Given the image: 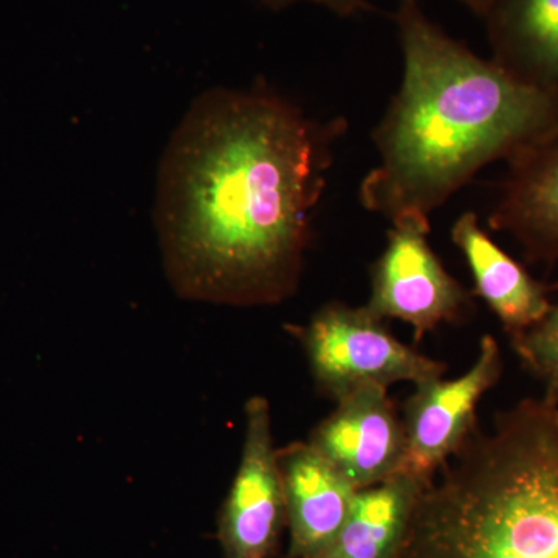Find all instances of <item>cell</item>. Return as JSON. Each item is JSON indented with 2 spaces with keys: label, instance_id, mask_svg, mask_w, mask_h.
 <instances>
[{
  "label": "cell",
  "instance_id": "6da1fadb",
  "mask_svg": "<svg viewBox=\"0 0 558 558\" xmlns=\"http://www.w3.org/2000/svg\"><path fill=\"white\" fill-rule=\"evenodd\" d=\"M348 121L311 119L264 87L194 101L159 172L156 223L186 299L269 306L295 293L312 211Z\"/></svg>",
  "mask_w": 558,
  "mask_h": 558
},
{
  "label": "cell",
  "instance_id": "7a4b0ae2",
  "mask_svg": "<svg viewBox=\"0 0 558 558\" xmlns=\"http://www.w3.org/2000/svg\"><path fill=\"white\" fill-rule=\"evenodd\" d=\"M395 21L403 78L373 132L379 165L362 180L360 202L389 220L429 218L484 167L558 123V97L473 53L417 0H400Z\"/></svg>",
  "mask_w": 558,
  "mask_h": 558
},
{
  "label": "cell",
  "instance_id": "3957f363",
  "mask_svg": "<svg viewBox=\"0 0 558 558\" xmlns=\"http://www.w3.org/2000/svg\"><path fill=\"white\" fill-rule=\"evenodd\" d=\"M395 558H558V402L476 425L422 488Z\"/></svg>",
  "mask_w": 558,
  "mask_h": 558
},
{
  "label": "cell",
  "instance_id": "277c9868",
  "mask_svg": "<svg viewBox=\"0 0 558 558\" xmlns=\"http://www.w3.org/2000/svg\"><path fill=\"white\" fill-rule=\"evenodd\" d=\"M368 307L332 301L295 329L312 379L322 395L340 400L363 387L440 379L447 366L392 336Z\"/></svg>",
  "mask_w": 558,
  "mask_h": 558
},
{
  "label": "cell",
  "instance_id": "5b68a950",
  "mask_svg": "<svg viewBox=\"0 0 558 558\" xmlns=\"http://www.w3.org/2000/svg\"><path fill=\"white\" fill-rule=\"evenodd\" d=\"M391 222L387 247L371 269L365 306L381 319L407 323L414 340L421 341L444 323L464 318L473 307L472 296L429 247L427 216L405 213Z\"/></svg>",
  "mask_w": 558,
  "mask_h": 558
},
{
  "label": "cell",
  "instance_id": "8992f818",
  "mask_svg": "<svg viewBox=\"0 0 558 558\" xmlns=\"http://www.w3.org/2000/svg\"><path fill=\"white\" fill-rule=\"evenodd\" d=\"M498 341L484 336L472 368L453 380L417 384L403 405L407 472L429 483L478 425L476 409L484 395L501 379Z\"/></svg>",
  "mask_w": 558,
  "mask_h": 558
},
{
  "label": "cell",
  "instance_id": "52a82bcc",
  "mask_svg": "<svg viewBox=\"0 0 558 558\" xmlns=\"http://www.w3.org/2000/svg\"><path fill=\"white\" fill-rule=\"evenodd\" d=\"M284 523V490L270 405L263 396H255L245 405L240 468L220 512L223 558H270Z\"/></svg>",
  "mask_w": 558,
  "mask_h": 558
},
{
  "label": "cell",
  "instance_id": "ba28073f",
  "mask_svg": "<svg viewBox=\"0 0 558 558\" xmlns=\"http://www.w3.org/2000/svg\"><path fill=\"white\" fill-rule=\"evenodd\" d=\"M307 442L357 490L407 472V436L388 388L363 387L337 400Z\"/></svg>",
  "mask_w": 558,
  "mask_h": 558
},
{
  "label": "cell",
  "instance_id": "9c48e42d",
  "mask_svg": "<svg viewBox=\"0 0 558 558\" xmlns=\"http://www.w3.org/2000/svg\"><path fill=\"white\" fill-rule=\"evenodd\" d=\"M488 227L512 236L529 263H557L558 123L510 157Z\"/></svg>",
  "mask_w": 558,
  "mask_h": 558
},
{
  "label": "cell",
  "instance_id": "30bf717a",
  "mask_svg": "<svg viewBox=\"0 0 558 558\" xmlns=\"http://www.w3.org/2000/svg\"><path fill=\"white\" fill-rule=\"evenodd\" d=\"M290 529L289 558H315L348 519L357 488L310 442L278 450Z\"/></svg>",
  "mask_w": 558,
  "mask_h": 558
},
{
  "label": "cell",
  "instance_id": "8fae6325",
  "mask_svg": "<svg viewBox=\"0 0 558 558\" xmlns=\"http://www.w3.org/2000/svg\"><path fill=\"white\" fill-rule=\"evenodd\" d=\"M451 241L472 271L475 293L501 323L510 339L534 328L548 315L549 288L532 277L481 229L476 213L459 216Z\"/></svg>",
  "mask_w": 558,
  "mask_h": 558
},
{
  "label": "cell",
  "instance_id": "7c38bea8",
  "mask_svg": "<svg viewBox=\"0 0 558 558\" xmlns=\"http://www.w3.org/2000/svg\"><path fill=\"white\" fill-rule=\"evenodd\" d=\"M492 60L521 83L558 97V0H486Z\"/></svg>",
  "mask_w": 558,
  "mask_h": 558
},
{
  "label": "cell",
  "instance_id": "4fadbf2b",
  "mask_svg": "<svg viewBox=\"0 0 558 558\" xmlns=\"http://www.w3.org/2000/svg\"><path fill=\"white\" fill-rule=\"evenodd\" d=\"M425 484L403 472L359 490L343 526L315 558H395Z\"/></svg>",
  "mask_w": 558,
  "mask_h": 558
},
{
  "label": "cell",
  "instance_id": "5bb4252c",
  "mask_svg": "<svg viewBox=\"0 0 558 558\" xmlns=\"http://www.w3.org/2000/svg\"><path fill=\"white\" fill-rule=\"evenodd\" d=\"M517 357L543 385V396L558 402V304L534 328L510 339Z\"/></svg>",
  "mask_w": 558,
  "mask_h": 558
},
{
  "label": "cell",
  "instance_id": "9a60e30c",
  "mask_svg": "<svg viewBox=\"0 0 558 558\" xmlns=\"http://www.w3.org/2000/svg\"><path fill=\"white\" fill-rule=\"evenodd\" d=\"M260 2L275 10L284 9V7L296 2L317 3V5L325 7V9L339 14L341 17H352L357 16V14L374 13L376 11L368 0H260Z\"/></svg>",
  "mask_w": 558,
  "mask_h": 558
},
{
  "label": "cell",
  "instance_id": "2e32d148",
  "mask_svg": "<svg viewBox=\"0 0 558 558\" xmlns=\"http://www.w3.org/2000/svg\"><path fill=\"white\" fill-rule=\"evenodd\" d=\"M458 2L464 3L468 9L472 10L476 16H480L481 11H483L484 2L486 0H458Z\"/></svg>",
  "mask_w": 558,
  "mask_h": 558
}]
</instances>
